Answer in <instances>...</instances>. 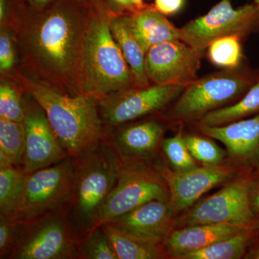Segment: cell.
I'll return each mask as SVG.
<instances>
[{
    "instance_id": "484cf974",
    "label": "cell",
    "mask_w": 259,
    "mask_h": 259,
    "mask_svg": "<svg viewBox=\"0 0 259 259\" xmlns=\"http://www.w3.org/2000/svg\"><path fill=\"white\" fill-rule=\"evenodd\" d=\"M25 175L23 168L0 167V214H13Z\"/></svg>"
},
{
    "instance_id": "277c9868",
    "label": "cell",
    "mask_w": 259,
    "mask_h": 259,
    "mask_svg": "<svg viewBox=\"0 0 259 259\" xmlns=\"http://www.w3.org/2000/svg\"><path fill=\"white\" fill-rule=\"evenodd\" d=\"M74 159V194L67 213L81 238L97 228L102 209L117 183L121 163L102 142Z\"/></svg>"
},
{
    "instance_id": "e575fe53",
    "label": "cell",
    "mask_w": 259,
    "mask_h": 259,
    "mask_svg": "<svg viewBox=\"0 0 259 259\" xmlns=\"http://www.w3.org/2000/svg\"><path fill=\"white\" fill-rule=\"evenodd\" d=\"M250 199L252 209L259 218V175L255 173L250 183Z\"/></svg>"
},
{
    "instance_id": "7402d4cb",
    "label": "cell",
    "mask_w": 259,
    "mask_h": 259,
    "mask_svg": "<svg viewBox=\"0 0 259 259\" xmlns=\"http://www.w3.org/2000/svg\"><path fill=\"white\" fill-rule=\"evenodd\" d=\"M259 114V79L241 98L232 105L209 112L198 121V126L228 125Z\"/></svg>"
},
{
    "instance_id": "ac0fdd59",
    "label": "cell",
    "mask_w": 259,
    "mask_h": 259,
    "mask_svg": "<svg viewBox=\"0 0 259 259\" xmlns=\"http://www.w3.org/2000/svg\"><path fill=\"white\" fill-rule=\"evenodd\" d=\"M258 228V227H257ZM237 225L207 224L198 225L171 230L163 243L166 255L174 258L181 255L202 249L221 240L226 239L247 229Z\"/></svg>"
},
{
    "instance_id": "4fadbf2b",
    "label": "cell",
    "mask_w": 259,
    "mask_h": 259,
    "mask_svg": "<svg viewBox=\"0 0 259 259\" xmlns=\"http://www.w3.org/2000/svg\"><path fill=\"white\" fill-rule=\"evenodd\" d=\"M23 107L24 171L32 173L69 156L56 137L45 110L31 95L25 92Z\"/></svg>"
},
{
    "instance_id": "8fae6325",
    "label": "cell",
    "mask_w": 259,
    "mask_h": 259,
    "mask_svg": "<svg viewBox=\"0 0 259 259\" xmlns=\"http://www.w3.org/2000/svg\"><path fill=\"white\" fill-rule=\"evenodd\" d=\"M169 199L166 182L153 168L121 163L115 188L102 209L97 227L150 201Z\"/></svg>"
},
{
    "instance_id": "ab89813d",
    "label": "cell",
    "mask_w": 259,
    "mask_h": 259,
    "mask_svg": "<svg viewBox=\"0 0 259 259\" xmlns=\"http://www.w3.org/2000/svg\"><path fill=\"white\" fill-rule=\"evenodd\" d=\"M253 1V3H255V4L259 5V0H252Z\"/></svg>"
},
{
    "instance_id": "2e32d148",
    "label": "cell",
    "mask_w": 259,
    "mask_h": 259,
    "mask_svg": "<svg viewBox=\"0 0 259 259\" xmlns=\"http://www.w3.org/2000/svg\"><path fill=\"white\" fill-rule=\"evenodd\" d=\"M175 215L168 199H156L115 218L107 224L143 241L163 245L174 228Z\"/></svg>"
},
{
    "instance_id": "603a6c76",
    "label": "cell",
    "mask_w": 259,
    "mask_h": 259,
    "mask_svg": "<svg viewBox=\"0 0 259 259\" xmlns=\"http://www.w3.org/2000/svg\"><path fill=\"white\" fill-rule=\"evenodd\" d=\"M256 228L221 240L202 249L181 255L180 259H238L246 254L254 242Z\"/></svg>"
},
{
    "instance_id": "d590c367",
    "label": "cell",
    "mask_w": 259,
    "mask_h": 259,
    "mask_svg": "<svg viewBox=\"0 0 259 259\" xmlns=\"http://www.w3.org/2000/svg\"><path fill=\"white\" fill-rule=\"evenodd\" d=\"M23 1L30 9L35 11H41L51 3H54L55 0H23Z\"/></svg>"
},
{
    "instance_id": "ba28073f",
    "label": "cell",
    "mask_w": 259,
    "mask_h": 259,
    "mask_svg": "<svg viewBox=\"0 0 259 259\" xmlns=\"http://www.w3.org/2000/svg\"><path fill=\"white\" fill-rule=\"evenodd\" d=\"M250 171H245L234 180L232 178L215 194L192 206L175 219L174 228L223 223L257 228L259 218L250 203V183L253 175Z\"/></svg>"
},
{
    "instance_id": "6da1fadb",
    "label": "cell",
    "mask_w": 259,
    "mask_h": 259,
    "mask_svg": "<svg viewBox=\"0 0 259 259\" xmlns=\"http://www.w3.org/2000/svg\"><path fill=\"white\" fill-rule=\"evenodd\" d=\"M6 3L4 26L14 37L19 69L59 93L81 95V64L91 0H55L41 11L30 9L23 0Z\"/></svg>"
},
{
    "instance_id": "f1b7e54d",
    "label": "cell",
    "mask_w": 259,
    "mask_h": 259,
    "mask_svg": "<svg viewBox=\"0 0 259 259\" xmlns=\"http://www.w3.org/2000/svg\"><path fill=\"white\" fill-rule=\"evenodd\" d=\"M161 147L174 171H186L198 166L181 131L173 137L162 140Z\"/></svg>"
},
{
    "instance_id": "d4e9b609",
    "label": "cell",
    "mask_w": 259,
    "mask_h": 259,
    "mask_svg": "<svg viewBox=\"0 0 259 259\" xmlns=\"http://www.w3.org/2000/svg\"><path fill=\"white\" fill-rule=\"evenodd\" d=\"M242 40L237 36L221 37L213 41L207 49L209 61L218 67L234 69L245 61Z\"/></svg>"
},
{
    "instance_id": "d6986e66",
    "label": "cell",
    "mask_w": 259,
    "mask_h": 259,
    "mask_svg": "<svg viewBox=\"0 0 259 259\" xmlns=\"http://www.w3.org/2000/svg\"><path fill=\"white\" fill-rule=\"evenodd\" d=\"M126 20L130 30L146 53L153 46L181 40V29L154 6L146 5L134 13H127Z\"/></svg>"
},
{
    "instance_id": "ffe728a7",
    "label": "cell",
    "mask_w": 259,
    "mask_h": 259,
    "mask_svg": "<svg viewBox=\"0 0 259 259\" xmlns=\"http://www.w3.org/2000/svg\"><path fill=\"white\" fill-rule=\"evenodd\" d=\"M110 28L112 35L128 64L136 88H146L151 85L145 69L146 53L130 30L126 14L112 13Z\"/></svg>"
},
{
    "instance_id": "9a60e30c",
    "label": "cell",
    "mask_w": 259,
    "mask_h": 259,
    "mask_svg": "<svg viewBox=\"0 0 259 259\" xmlns=\"http://www.w3.org/2000/svg\"><path fill=\"white\" fill-rule=\"evenodd\" d=\"M155 170L166 182L170 205L175 214L187 210L209 190L231 180L236 167L228 164L196 167L186 171H176L164 166Z\"/></svg>"
},
{
    "instance_id": "8992f818",
    "label": "cell",
    "mask_w": 259,
    "mask_h": 259,
    "mask_svg": "<svg viewBox=\"0 0 259 259\" xmlns=\"http://www.w3.org/2000/svg\"><path fill=\"white\" fill-rule=\"evenodd\" d=\"M76 162L71 156L26 174L13 214L19 221L50 212H68L74 188Z\"/></svg>"
},
{
    "instance_id": "d6a6232c",
    "label": "cell",
    "mask_w": 259,
    "mask_h": 259,
    "mask_svg": "<svg viewBox=\"0 0 259 259\" xmlns=\"http://www.w3.org/2000/svg\"><path fill=\"white\" fill-rule=\"evenodd\" d=\"M154 7L162 14L171 15L179 13L183 8L185 0H154Z\"/></svg>"
},
{
    "instance_id": "74e56055",
    "label": "cell",
    "mask_w": 259,
    "mask_h": 259,
    "mask_svg": "<svg viewBox=\"0 0 259 259\" xmlns=\"http://www.w3.org/2000/svg\"><path fill=\"white\" fill-rule=\"evenodd\" d=\"M135 5L137 7L138 9H141V8H144L146 6L144 0H133Z\"/></svg>"
},
{
    "instance_id": "5bb4252c",
    "label": "cell",
    "mask_w": 259,
    "mask_h": 259,
    "mask_svg": "<svg viewBox=\"0 0 259 259\" xmlns=\"http://www.w3.org/2000/svg\"><path fill=\"white\" fill-rule=\"evenodd\" d=\"M200 57L182 40L153 46L146 52L145 69L153 84L187 85L198 79Z\"/></svg>"
},
{
    "instance_id": "8d00e7d4",
    "label": "cell",
    "mask_w": 259,
    "mask_h": 259,
    "mask_svg": "<svg viewBox=\"0 0 259 259\" xmlns=\"http://www.w3.org/2000/svg\"><path fill=\"white\" fill-rule=\"evenodd\" d=\"M253 248H251L246 255V258L259 259V224L256 230V235H255L254 242L251 245Z\"/></svg>"
},
{
    "instance_id": "e0dca14e",
    "label": "cell",
    "mask_w": 259,
    "mask_h": 259,
    "mask_svg": "<svg viewBox=\"0 0 259 259\" xmlns=\"http://www.w3.org/2000/svg\"><path fill=\"white\" fill-rule=\"evenodd\" d=\"M204 136L224 144L232 159L247 170L259 163V114L222 126H198Z\"/></svg>"
},
{
    "instance_id": "f546056e",
    "label": "cell",
    "mask_w": 259,
    "mask_h": 259,
    "mask_svg": "<svg viewBox=\"0 0 259 259\" xmlns=\"http://www.w3.org/2000/svg\"><path fill=\"white\" fill-rule=\"evenodd\" d=\"M187 148L196 161L204 166L222 164L226 156V151L210 139L196 135L184 136Z\"/></svg>"
},
{
    "instance_id": "83f0119b",
    "label": "cell",
    "mask_w": 259,
    "mask_h": 259,
    "mask_svg": "<svg viewBox=\"0 0 259 259\" xmlns=\"http://www.w3.org/2000/svg\"><path fill=\"white\" fill-rule=\"evenodd\" d=\"M0 119L23 122V91L6 78L0 83Z\"/></svg>"
},
{
    "instance_id": "cb8c5ba5",
    "label": "cell",
    "mask_w": 259,
    "mask_h": 259,
    "mask_svg": "<svg viewBox=\"0 0 259 259\" xmlns=\"http://www.w3.org/2000/svg\"><path fill=\"white\" fill-rule=\"evenodd\" d=\"M25 131L23 122L0 119V154L13 166L23 168Z\"/></svg>"
},
{
    "instance_id": "f35d334b",
    "label": "cell",
    "mask_w": 259,
    "mask_h": 259,
    "mask_svg": "<svg viewBox=\"0 0 259 259\" xmlns=\"http://www.w3.org/2000/svg\"><path fill=\"white\" fill-rule=\"evenodd\" d=\"M254 173L256 174V175H259V163H258V166H257L256 168H255V169Z\"/></svg>"
},
{
    "instance_id": "4316f807",
    "label": "cell",
    "mask_w": 259,
    "mask_h": 259,
    "mask_svg": "<svg viewBox=\"0 0 259 259\" xmlns=\"http://www.w3.org/2000/svg\"><path fill=\"white\" fill-rule=\"evenodd\" d=\"M79 259H117L113 247L102 226L80 238Z\"/></svg>"
},
{
    "instance_id": "7a4b0ae2",
    "label": "cell",
    "mask_w": 259,
    "mask_h": 259,
    "mask_svg": "<svg viewBox=\"0 0 259 259\" xmlns=\"http://www.w3.org/2000/svg\"><path fill=\"white\" fill-rule=\"evenodd\" d=\"M1 78L16 83L40 104L68 156L79 157L102 142L105 125L100 117L99 100L59 93L32 79L18 67Z\"/></svg>"
},
{
    "instance_id": "4dcf8cb0",
    "label": "cell",
    "mask_w": 259,
    "mask_h": 259,
    "mask_svg": "<svg viewBox=\"0 0 259 259\" xmlns=\"http://www.w3.org/2000/svg\"><path fill=\"white\" fill-rule=\"evenodd\" d=\"M16 44L8 26L0 27V73L1 76L13 72L18 66Z\"/></svg>"
},
{
    "instance_id": "52a82bcc",
    "label": "cell",
    "mask_w": 259,
    "mask_h": 259,
    "mask_svg": "<svg viewBox=\"0 0 259 259\" xmlns=\"http://www.w3.org/2000/svg\"><path fill=\"white\" fill-rule=\"evenodd\" d=\"M79 240L67 212L47 213L19 221L7 259H79Z\"/></svg>"
},
{
    "instance_id": "9c48e42d",
    "label": "cell",
    "mask_w": 259,
    "mask_h": 259,
    "mask_svg": "<svg viewBox=\"0 0 259 259\" xmlns=\"http://www.w3.org/2000/svg\"><path fill=\"white\" fill-rule=\"evenodd\" d=\"M180 29L181 40L202 58L218 38L237 36L243 40L258 32L259 5L252 3L234 8L230 0H221Z\"/></svg>"
},
{
    "instance_id": "3957f363",
    "label": "cell",
    "mask_w": 259,
    "mask_h": 259,
    "mask_svg": "<svg viewBox=\"0 0 259 259\" xmlns=\"http://www.w3.org/2000/svg\"><path fill=\"white\" fill-rule=\"evenodd\" d=\"M81 71V95L97 100L136 88L134 77L112 35L113 12L106 0H91Z\"/></svg>"
},
{
    "instance_id": "30bf717a",
    "label": "cell",
    "mask_w": 259,
    "mask_h": 259,
    "mask_svg": "<svg viewBox=\"0 0 259 259\" xmlns=\"http://www.w3.org/2000/svg\"><path fill=\"white\" fill-rule=\"evenodd\" d=\"M181 84H151L111 94L99 100L100 117L105 127H114L161 111L180 96L186 88Z\"/></svg>"
},
{
    "instance_id": "1f68e13d",
    "label": "cell",
    "mask_w": 259,
    "mask_h": 259,
    "mask_svg": "<svg viewBox=\"0 0 259 259\" xmlns=\"http://www.w3.org/2000/svg\"><path fill=\"white\" fill-rule=\"evenodd\" d=\"M19 221L13 214H0V258L7 259L14 243Z\"/></svg>"
},
{
    "instance_id": "836d02e7",
    "label": "cell",
    "mask_w": 259,
    "mask_h": 259,
    "mask_svg": "<svg viewBox=\"0 0 259 259\" xmlns=\"http://www.w3.org/2000/svg\"><path fill=\"white\" fill-rule=\"evenodd\" d=\"M106 2L115 14H127L139 10L133 0H106Z\"/></svg>"
},
{
    "instance_id": "5b68a950",
    "label": "cell",
    "mask_w": 259,
    "mask_h": 259,
    "mask_svg": "<svg viewBox=\"0 0 259 259\" xmlns=\"http://www.w3.org/2000/svg\"><path fill=\"white\" fill-rule=\"evenodd\" d=\"M259 79V69L245 61L234 69H223L187 85L174 102L167 117L175 121L200 120L209 112L241 98Z\"/></svg>"
},
{
    "instance_id": "7c38bea8",
    "label": "cell",
    "mask_w": 259,
    "mask_h": 259,
    "mask_svg": "<svg viewBox=\"0 0 259 259\" xmlns=\"http://www.w3.org/2000/svg\"><path fill=\"white\" fill-rule=\"evenodd\" d=\"M164 132V126L156 120L125 123L105 127L102 142L122 164L152 168L148 163L161 146Z\"/></svg>"
},
{
    "instance_id": "44dd1931",
    "label": "cell",
    "mask_w": 259,
    "mask_h": 259,
    "mask_svg": "<svg viewBox=\"0 0 259 259\" xmlns=\"http://www.w3.org/2000/svg\"><path fill=\"white\" fill-rule=\"evenodd\" d=\"M101 226L117 259H158L166 255L163 245L143 241L107 223Z\"/></svg>"
}]
</instances>
